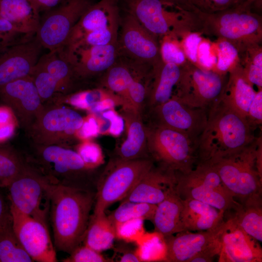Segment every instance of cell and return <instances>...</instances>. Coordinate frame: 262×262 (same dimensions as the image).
I'll return each instance as SVG.
<instances>
[{
    "label": "cell",
    "mask_w": 262,
    "mask_h": 262,
    "mask_svg": "<svg viewBox=\"0 0 262 262\" xmlns=\"http://www.w3.org/2000/svg\"><path fill=\"white\" fill-rule=\"evenodd\" d=\"M176 175L175 190L182 199L197 200L225 212L238 203L209 162H198L189 173Z\"/></svg>",
    "instance_id": "cell-9"
},
{
    "label": "cell",
    "mask_w": 262,
    "mask_h": 262,
    "mask_svg": "<svg viewBox=\"0 0 262 262\" xmlns=\"http://www.w3.org/2000/svg\"><path fill=\"white\" fill-rule=\"evenodd\" d=\"M127 5L128 13L159 39L169 35L179 39L194 32L191 12L162 0H128Z\"/></svg>",
    "instance_id": "cell-7"
},
{
    "label": "cell",
    "mask_w": 262,
    "mask_h": 262,
    "mask_svg": "<svg viewBox=\"0 0 262 262\" xmlns=\"http://www.w3.org/2000/svg\"><path fill=\"white\" fill-rule=\"evenodd\" d=\"M232 217L241 229L259 242L262 241V205H243L238 202Z\"/></svg>",
    "instance_id": "cell-35"
},
{
    "label": "cell",
    "mask_w": 262,
    "mask_h": 262,
    "mask_svg": "<svg viewBox=\"0 0 262 262\" xmlns=\"http://www.w3.org/2000/svg\"><path fill=\"white\" fill-rule=\"evenodd\" d=\"M219 262H262L259 242L247 234L231 216L225 221L220 235Z\"/></svg>",
    "instance_id": "cell-18"
},
{
    "label": "cell",
    "mask_w": 262,
    "mask_h": 262,
    "mask_svg": "<svg viewBox=\"0 0 262 262\" xmlns=\"http://www.w3.org/2000/svg\"><path fill=\"white\" fill-rule=\"evenodd\" d=\"M18 121L12 110L7 106L0 107V142L12 136Z\"/></svg>",
    "instance_id": "cell-46"
},
{
    "label": "cell",
    "mask_w": 262,
    "mask_h": 262,
    "mask_svg": "<svg viewBox=\"0 0 262 262\" xmlns=\"http://www.w3.org/2000/svg\"><path fill=\"white\" fill-rule=\"evenodd\" d=\"M122 116L127 136L117 151V158L128 161L148 157L147 127L143 122L142 115L122 108Z\"/></svg>",
    "instance_id": "cell-25"
},
{
    "label": "cell",
    "mask_w": 262,
    "mask_h": 262,
    "mask_svg": "<svg viewBox=\"0 0 262 262\" xmlns=\"http://www.w3.org/2000/svg\"><path fill=\"white\" fill-rule=\"evenodd\" d=\"M259 139L238 153L208 161L235 200L243 205H262V176L256 166Z\"/></svg>",
    "instance_id": "cell-5"
},
{
    "label": "cell",
    "mask_w": 262,
    "mask_h": 262,
    "mask_svg": "<svg viewBox=\"0 0 262 262\" xmlns=\"http://www.w3.org/2000/svg\"><path fill=\"white\" fill-rule=\"evenodd\" d=\"M91 5L89 0H65L46 12L40 19L36 39L49 51L61 50L74 26Z\"/></svg>",
    "instance_id": "cell-13"
},
{
    "label": "cell",
    "mask_w": 262,
    "mask_h": 262,
    "mask_svg": "<svg viewBox=\"0 0 262 262\" xmlns=\"http://www.w3.org/2000/svg\"><path fill=\"white\" fill-rule=\"evenodd\" d=\"M34 145L26 162L50 184L88 187L92 170L89 169L75 150L66 147Z\"/></svg>",
    "instance_id": "cell-4"
},
{
    "label": "cell",
    "mask_w": 262,
    "mask_h": 262,
    "mask_svg": "<svg viewBox=\"0 0 262 262\" xmlns=\"http://www.w3.org/2000/svg\"><path fill=\"white\" fill-rule=\"evenodd\" d=\"M120 24L117 0H100L91 5L72 29L63 49H67L90 33L118 30Z\"/></svg>",
    "instance_id": "cell-22"
},
{
    "label": "cell",
    "mask_w": 262,
    "mask_h": 262,
    "mask_svg": "<svg viewBox=\"0 0 262 262\" xmlns=\"http://www.w3.org/2000/svg\"><path fill=\"white\" fill-rule=\"evenodd\" d=\"M147 148L161 167L176 173H189L197 160L196 143L185 134L166 127H147Z\"/></svg>",
    "instance_id": "cell-6"
},
{
    "label": "cell",
    "mask_w": 262,
    "mask_h": 262,
    "mask_svg": "<svg viewBox=\"0 0 262 262\" xmlns=\"http://www.w3.org/2000/svg\"><path fill=\"white\" fill-rule=\"evenodd\" d=\"M115 238L127 242H136L145 233L143 220L136 219L121 223L115 227Z\"/></svg>",
    "instance_id": "cell-44"
},
{
    "label": "cell",
    "mask_w": 262,
    "mask_h": 262,
    "mask_svg": "<svg viewBox=\"0 0 262 262\" xmlns=\"http://www.w3.org/2000/svg\"><path fill=\"white\" fill-rule=\"evenodd\" d=\"M182 199L175 188L161 202L157 204L151 222L154 231L164 238L183 231L181 220Z\"/></svg>",
    "instance_id": "cell-28"
},
{
    "label": "cell",
    "mask_w": 262,
    "mask_h": 262,
    "mask_svg": "<svg viewBox=\"0 0 262 262\" xmlns=\"http://www.w3.org/2000/svg\"><path fill=\"white\" fill-rule=\"evenodd\" d=\"M31 262L15 234L10 212L0 221V262Z\"/></svg>",
    "instance_id": "cell-32"
},
{
    "label": "cell",
    "mask_w": 262,
    "mask_h": 262,
    "mask_svg": "<svg viewBox=\"0 0 262 262\" xmlns=\"http://www.w3.org/2000/svg\"><path fill=\"white\" fill-rule=\"evenodd\" d=\"M42 46L34 37L12 45L0 52V88L30 75L37 63Z\"/></svg>",
    "instance_id": "cell-19"
},
{
    "label": "cell",
    "mask_w": 262,
    "mask_h": 262,
    "mask_svg": "<svg viewBox=\"0 0 262 262\" xmlns=\"http://www.w3.org/2000/svg\"><path fill=\"white\" fill-rule=\"evenodd\" d=\"M59 52L72 65L77 79L105 72L119 57L117 43L81 47L67 52Z\"/></svg>",
    "instance_id": "cell-21"
},
{
    "label": "cell",
    "mask_w": 262,
    "mask_h": 262,
    "mask_svg": "<svg viewBox=\"0 0 262 262\" xmlns=\"http://www.w3.org/2000/svg\"><path fill=\"white\" fill-rule=\"evenodd\" d=\"M26 165L24 157L16 150L0 145V188L7 187Z\"/></svg>",
    "instance_id": "cell-37"
},
{
    "label": "cell",
    "mask_w": 262,
    "mask_h": 262,
    "mask_svg": "<svg viewBox=\"0 0 262 262\" xmlns=\"http://www.w3.org/2000/svg\"><path fill=\"white\" fill-rule=\"evenodd\" d=\"M181 220L183 231L214 229L225 222V212L203 202L182 199Z\"/></svg>",
    "instance_id": "cell-26"
},
{
    "label": "cell",
    "mask_w": 262,
    "mask_h": 262,
    "mask_svg": "<svg viewBox=\"0 0 262 262\" xmlns=\"http://www.w3.org/2000/svg\"><path fill=\"white\" fill-rule=\"evenodd\" d=\"M101 133L98 119L97 115L89 113L84 117L83 122L76 133V138L81 141L91 140Z\"/></svg>",
    "instance_id": "cell-48"
},
{
    "label": "cell",
    "mask_w": 262,
    "mask_h": 262,
    "mask_svg": "<svg viewBox=\"0 0 262 262\" xmlns=\"http://www.w3.org/2000/svg\"><path fill=\"white\" fill-rule=\"evenodd\" d=\"M64 262H109L112 259L105 258L100 253L85 245H80L68 257L62 261Z\"/></svg>",
    "instance_id": "cell-45"
},
{
    "label": "cell",
    "mask_w": 262,
    "mask_h": 262,
    "mask_svg": "<svg viewBox=\"0 0 262 262\" xmlns=\"http://www.w3.org/2000/svg\"></svg>",
    "instance_id": "cell-61"
},
{
    "label": "cell",
    "mask_w": 262,
    "mask_h": 262,
    "mask_svg": "<svg viewBox=\"0 0 262 262\" xmlns=\"http://www.w3.org/2000/svg\"><path fill=\"white\" fill-rule=\"evenodd\" d=\"M75 151L90 170H94L104 162L100 146L91 140L82 141L76 146Z\"/></svg>",
    "instance_id": "cell-43"
},
{
    "label": "cell",
    "mask_w": 262,
    "mask_h": 262,
    "mask_svg": "<svg viewBox=\"0 0 262 262\" xmlns=\"http://www.w3.org/2000/svg\"><path fill=\"white\" fill-rule=\"evenodd\" d=\"M84 117L76 111L61 104H44L43 110L27 133L33 144L66 147L76 138Z\"/></svg>",
    "instance_id": "cell-10"
},
{
    "label": "cell",
    "mask_w": 262,
    "mask_h": 262,
    "mask_svg": "<svg viewBox=\"0 0 262 262\" xmlns=\"http://www.w3.org/2000/svg\"><path fill=\"white\" fill-rule=\"evenodd\" d=\"M189 12L202 11L201 0H162Z\"/></svg>",
    "instance_id": "cell-53"
},
{
    "label": "cell",
    "mask_w": 262,
    "mask_h": 262,
    "mask_svg": "<svg viewBox=\"0 0 262 262\" xmlns=\"http://www.w3.org/2000/svg\"><path fill=\"white\" fill-rule=\"evenodd\" d=\"M117 43L119 57L131 64L153 68L163 61L159 39L129 13L122 21Z\"/></svg>",
    "instance_id": "cell-14"
},
{
    "label": "cell",
    "mask_w": 262,
    "mask_h": 262,
    "mask_svg": "<svg viewBox=\"0 0 262 262\" xmlns=\"http://www.w3.org/2000/svg\"><path fill=\"white\" fill-rule=\"evenodd\" d=\"M115 238V228L105 213L90 215L84 245L100 252L111 248Z\"/></svg>",
    "instance_id": "cell-31"
},
{
    "label": "cell",
    "mask_w": 262,
    "mask_h": 262,
    "mask_svg": "<svg viewBox=\"0 0 262 262\" xmlns=\"http://www.w3.org/2000/svg\"><path fill=\"white\" fill-rule=\"evenodd\" d=\"M227 79V73L205 69L188 61L181 66L173 95L189 106L208 109L220 98Z\"/></svg>",
    "instance_id": "cell-11"
},
{
    "label": "cell",
    "mask_w": 262,
    "mask_h": 262,
    "mask_svg": "<svg viewBox=\"0 0 262 262\" xmlns=\"http://www.w3.org/2000/svg\"><path fill=\"white\" fill-rule=\"evenodd\" d=\"M246 119L254 129L262 122V89L258 90L249 107Z\"/></svg>",
    "instance_id": "cell-50"
},
{
    "label": "cell",
    "mask_w": 262,
    "mask_h": 262,
    "mask_svg": "<svg viewBox=\"0 0 262 262\" xmlns=\"http://www.w3.org/2000/svg\"><path fill=\"white\" fill-rule=\"evenodd\" d=\"M179 39L173 36H166L160 42V51L163 61L181 66L187 60Z\"/></svg>",
    "instance_id": "cell-41"
},
{
    "label": "cell",
    "mask_w": 262,
    "mask_h": 262,
    "mask_svg": "<svg viewBox=\"0 0 262 262\" xmlns=\"http://www.w3.org/2000/svg\"><path fill=\"white\" fill-rule=\"evenodd\" d=\"M0 32L24 34L21 33L16 26L12 22L2 18H0Z\"/></svg>",
    "instance_id": "cell-56"
},
{
    "label": "cell",
    "mask_w": 262,
    "mask_h": 262,
    "mask_svg": "<svg viewBox=\"0 0 262 262\" xmlns=\"http://www.w3.org/2000/svg\"><path fill=\"white\" fill-rule=\"evenodd\" d=\"M253 130L246 118L219 99L208 108L205 126L197 141L198 162L239 153L255 140Z\"/></svg>",
    "instance_id": "cell-2"
},
{
    "label": "cell",
    "mask_w": 262,
    "mask_h": 262,
    "mask_svg": "<svg viewBox=\"0 0 262 262\" xmlns=\"http://www.w3.org/2000/svg\"><path fill=\"white\" fill-rule=\"evenodd\" d=\"M101 114V116L109 122L106 131L112 136H119L125 128V122L122 115H119L114 109L104 111Z\"/></svg>",
    "instance_id": "cell-51"
},
{
    "label": "cell",
    "mask_w": 262,
    "mask_h": 262,
    "mask_svg": "<svg viewBox=\"0 0 262 262\" xmlns=\"http://www.w3.org/2000/svg\"><path fill=\"white\" fill-rule=\"evenodd\" d=\"M202 11L214 12L223 10L236 4V0H201Z\"/></svg>",
    "instance_id": "cell-52"
},
{
    "label": "cell",
    "mask_w": 262,
    "mask_h": 262,
    "mask_svg": "<svg viewBox=\"0 0 262 262\" xmlns=\"http://www.w3.org/2000/svg\"><path fill=\"white\" fill-rule=\"evenodd\" d=\"M181 73V66L162 61L151 71L145 105L149 111L169 100Z\"/></svg>",
    "instance_id": "cell-27"
},
{
    "label": "cell",
    "mask_w": 262,
    "mask_h": 262,
    "mask_svg": "<svg viewBox=\"0 0 262 262\" xmlns=\"http://www.w3.org/2000/svg\"><path fill=\"white\" fill-rule=\"evenodd\" d=\"M123 255L120 257L118 262H140L139 258L137 255L135 251L125 250L122 251Z\"/></svg>",
    "instance_id": "cell-57"
},
{
    "label": "cell",
    "mask_w": 262,
    "mask_h": 262,
    "mask_svg": "<svg viewBox=\"0 0 262 262\" xmlns=\"http://www.w3.org/2000/svg\"><path fill=\"white\" fill-rule=\"evenodd\" d=\"M203 40L201 34L191 32L183 36L180 42L187 60L196 66L198 48Z\"/></svg>",
    "instance_id": "cell-47"
},
{
    "label": "cell",
    "mask_w": 262,
    "mask_h": 262,
    "mask_svg": "<svg viewBox=\"0 0 262 262\" xmlns=\"http://www.w3.org/2000/svg\"><path fill=\"white\" fill-rule=\"evenodd\" d=\"M217 56L215 70L222 74L227 73L231 66L239 60L237 48L224 40H216Z\"/></svg>",
    "instance_id": "cell-42"
},
{
    "label": "cell",
    "mask_w": 262,
    "mask_h": 262,
    "mask_svg": "<svg viewBox=\"0 0 262 262\" xmlns=\"http://www.w3.org/2000/svg\"><path fill=\"white\" fill-rule=\"evenodd\" d=\"M65 0H29L35 12L39 15L56 7Z\"/></svg>",
    "instance_id": "cell-54"
},
{
    "label": "cell",
    "mask_w": 262,
    "mask_h": 262,
    "mask_svg": "<svg viewBox=\"0 0 262 262\" xmlns=\"http://www.w3.org/2000/svg\"><path fill=\"white\" fill-rule=\"evenodd\" d=\"M262 0H236V4L244 5L246 6L251 8L254 4H259L260 5Z\"/></svg>",
    "instance_id": "cell-59"
},
{
    "label": "cell",
    "mask_w": 262,
    "mask_h": 262,
    "mask_svg": "<svg viewBox=\"0 0 262 262\" xmlns=\"http://www.w3.org/2000/svg\"><path fill=\"white\" fill-rule=\"evenodd\" d=\"M192 22L195 32L227 41L239 52L250 45L262 44V16L243 4L214 12L197 10L192 13Z\"/></svg>",
    "instance_id": "cell-3"
},
{
    "label": "cell",
    "mask_w": 262,
    "mask_h": 262,
    "mask_svg": "<svg viewBox=\"0 0 262 262\" xmlns=\"http://www.w3.org/2000/svg\"><path fill=\"white\" fill-rule=\"evenodd\" d=\"M197 66L201 68L213 70L215 68L216 57L211 51V44L207 40H203L200 43L197 53Z\"/></svg>",
    "instance_id": "cell-49"
},
{
    "label": "cell",
    "mask_w": 262,
    "mask_h": 262,
    "mask_svg": "<svg viewBox=\"0 0 262 262\" xmlns=\"http://www.w3.org/2000/svg\"><path fill=\"white\" fill-rule=\"evenodd\" d=\"M13 227L22 247L33 261L57 262L47 223L26 215L10 204Z\"/></svg>",
    "instance_id": "cell-15"
},
{
    "label": "cell",
    "mask_w": 262,
    "mask_h": 262,
    "mask_svg": "<svg viewBox=\"0 0 262 262\" xmlns=\"http://www.w3.org/2000/svg\"><path fill=\"white\" fill-rule=\"evenodd\" d=\"M38 63L55 79L61 95L71 93L77 79L70 63L57 51H49L40 57Z\"/></svg>",
    "instance_id": "cell-30"
},
{
    "label": "cell",
    "mask_w": 262,
    "mask_h": 262,
    "mask_svg": "<svg viewBox=\"0 0 262 262\" xmlns=\"http://www.w3.org/2000/svg\"><path fill=\"white\" fill-rule=\"evenodd\" d=\"M157 205L131 201L121 202L119 206L108 216L114 228L123 222L141 219L152 221Z\"/></svg>",
    "instance_id": "cell-36"
},
{
    "label": "cell",
    "mask_w": 262,
    "mask_h": 262,
    "mask_svg": "<svg viewBox=\"0 0 262 262\" xmlns=\"http://www.w3.org/2000/svg\"><path fill=\"white\" fill-rule=\"evenodd\" d=\"M208 109L192 107L172 95L167 101L152 109L153 123L182 132L196 144L207 118Z\"/></svg>",
    "instance_id": "cell-16"
},
{
    "label": "cell",
    "mask_w": 262,
    "mask_h": 262,
    "mask_svg": "<svg viewBox=\"0 0 262 262\" xmlns=\"http://www.w3.org/2000/svg\"><path fill=\"white\" fill-rule=\"evenodd\" d=\"M0 51H2V50H0Z\"/></svg>",
    "instance_id": "cell-60"
},
{
    "label": "cell",
    "mask_w": 262,
    "mask_h": 262,
    "mask_svg": "<svg viewBox=\"0 0 262 262\" xmlns=\"http://www.w3.org/2000/svg\"><path fill=\"white\" fill-rule=\"evenodd\" d=\"M49 183L27 163L7 187L10 204L20 212L47 223L49 211Z\"/></svg>",
    "instance_id": "cell-12"
},
{
    "label": "cell",
    "mask_w": 262,
    "mask_h": 262,
    "mask_svg": "<svg viewBox=\"0 0 262 262\" xmlns=\"http://www.w3.org/2000/svg\"><path fill=\"white\" fill-rule=\"evenodd\" d=\"M115 94L102 88L81 91L66 95H59L50 103H66L76 108L87 111L96 102Z\"/></svg>",
    "instance_id": "cell-38"
},
{
    "label": "cell",
    "mask_w": 262,
    "mask_h": 262,
    "mask_svg": "<svg viewBox=\"0 0 262 262\" xmlns=\"http://www.w3.org/2000/svg\"><path fill=\"white\" fill-rule=\"evenodd\" d=\"M153 165L149 157L128 161L117 158L111 163L97 183L93 213H104L112 204L121 201Z\"/></svg>",
    "instance_id": "cell-8"
},
{
    "label": "cell",
    "mask_w": 262,
    "mask_h": 262,
    "mask_svg": "<svg viewBox=\"0 0 262 262\" xmlns=\"http://www.w3.org/2000/svg\"><path fill=\"white\" fill-rule=\"evenodd\" d=\"M0 99L12 110L26 132L44 106L30 76L1 87Z\"/></svg>",
    "instance_id": "cell-17"
},
{
    "label": "cell",
    "mask_w": 262,
    "mask_h": 262,
    "mask_svg": "<svg viewBox=\"0 0 262 262\" xmlns=\"http://www.w3.org/2000/svg\"><path fill=\"white\" fill-rule=\"evenodd\" d=\"M0 18L16 26L22 33H36L40 25V16L29 0H0Z\"/></svg>",
    "instance_id": "cell-29"
},
{
    "label": "cell",
    "mask_w": 262,
    "mask_h": 262,
    "mask_svg": "<svg viewBox=\"0 0 262 262\" xmlns=\"http://www.w3.org/2000/svg\"><path fill=\"white\" fill-rule=\"evenodd\" d=\"M176 173L154 165L139 180L121 202L131 201L157 205L175 188Z\"/></svg>",
    "instance_id": "cell-23"
},
{
    "label": "cell",
    "mask_w": 262,
    "mask_h": 262,
    "mask_svg": "<svg viewBox=\"0 0 262 262\" xmlns=\"http://www.w3.org/2000/svg\"><path fill=\"white\" fill-rule=\"evenodd\" d=\"M136 243L137 248L135 251L141 262H165V245L160 234L145 232Z\"/></svg>",
    "instance_id": "cell-39"
},
{
    "label": "cell",
    "mask_w": 262,
    "mask_h": 262,
    "mask_svg": "<svg viewBox=\"0 0 262 262\" xmlns=\"http://www.w3.org/2000/svg\"><path fill=\"white\" fill-rule=\"evenodd\" d=\"M49 192L54 246L70 254L83 242L95 193L90 188L49 183Z\"/></svg>",
    "instance_id": "cell-1"
},
{
    "label": "cell",
    "mask_w": 262,
    "mask_h": 262,
    "mask_svg": "<svg viewBox=\"0 0 262 262\" xmlns=\"http://www.w3.org/2000/svg\"><path fill=\"white\" fill-rule=\"evenodd\" d=\"M10 212V205H8L3 196L0 192V221Z\"/></svg>",
    "instance_id": "cell-58"
},
{
    "label": "cell",
    "mask_w": 262,
    "mask_h": 262,
    "mask_svg": "<svg viewBox=\"0 0 262 262\" xmlns=\"http://www.w3.org/2000/svg\"><path fill=\"white\" fill-rule=\"evenodd\" d=\"M133 79V72L131 65L126 61H119L118 58L115 64L104 72L100 81V87L120 97L124 102V106Z\"/></svg>",
    "instance_id": "cell-33"
},
{
    "label": "cell",
    "mask_w": 262,
    "mask_h": 262,
    "mask_svg": "<svg viewBox=\"0 0 262 262\" xmlns=\"http://www.w3.org/2000/svg\"><path fill=\"white\" fill-rule=\"evenodd\" d=\"M239 60L242 67L245 80L258 90L262 89V44L249 45L239 53Z\"/></svg>",
    "instance_id": "cell-34"
},
{
    "label": "cell",
    "mask_w": 262,
    "mask_h": 262,
    "mask_svg": "<svg viewBox=\"0 0 262 262\" xmlns=\"http://www.w3.org/2000/svg\"><path fill=\"white\" fill-rule=\"evenodd\" d=\"M254 87L245 79L239 60L227 72V79L220 99L246 118L249 107L256 93Z\"/></svg>",
    "instance_id": "cell-24"
},
{
    "label": "cell",
    "mask_w": 262,
    "mask_h": 262,
    "mask_svg": "<svg viewBox=\"0 0 262 262\" xmlns=\"http://www.w3.org/2000/svg\"><path fill=\"white\" fill-rule=\"evenodd\" d=\"M36 88L42 102H50L60 94L57 82L37 62L30 75Z\"/></svg>",
    "instance_id": "cell-40"
},
{
    "label": "cell",
    "mask_w": 262,
    "mask_h": 262,
    "mask_svg": "<svg viewBox=\"0 0 262 262\" xmlns=\"http://www.w3.org/2000/svg\"><path fill=\"white\" fill-rule=\"evenodd\" d=\"M19 35V34L0 32V50H3L12 45L23 41H18L16 39Z\"/></svg>",
    "instance_id": "cell-55"
},
{
    "label": "cell",
    "mask_w": 262,
    "mask_h": 262,
    "mask_svg": "<svg viewBox=\"0 0 262 262\" xmlns=\"http://www.w3.org/2000/svg\"><path fill=\"white\" fill-rule=\"evenodd\" d=\"M224 223L213 230L195 233L185 230L176 235L164 237L165 262H189L192 258L205 250L220 247V235Z\"/></svg>",
    "instance_id": "cell-20"
}]
</instances>
